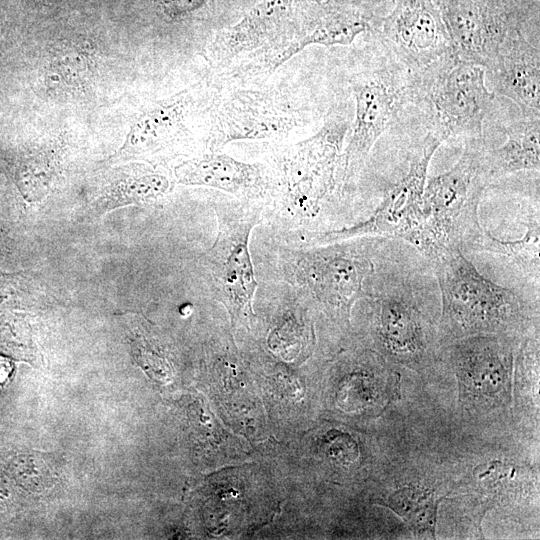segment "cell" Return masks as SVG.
Returning <instances> with one entry per match:
<instances>
[{
    "mask_svg": "<svg viewBox=\"0 0 540 540\" xmlns=\"http://www.w3.org/2000/svg\"><path fill=\"white\" fill-rule=\"evenodd\" d=\"M441 292L438 330L443 340L511 335L524 330L530 307L518 293L483 276L457 248L429 260Z\"/></svg>",
    "mask_w": 540,
    "mask_h": 540,
    "instance_id": "obj_1",
    "label": "cell"
},
{
    "mask_svg": "<svg viewBox=\"0 0 540 540\" xmlns=\"http://www.w3.org/2000/svg\"><path fill=\"white\" fill-rule=\"evenodd\" d=\"M368 237L282 250L284 275L329 316L348 324L354 304L366 296L377 272L376 253L383 240Z\"/></svg>",
    "mask_w": 540,
    "mask_h": 540,
    "instance_id": "obj_2",
    "label": "cell"
},
{
    "mask_svg": "<svg viewBox=\"0 0 540 540\" xmlns=\"http://www.w3.org/2000/svg\"><path fill=\"white\" fill-rule=\"evenodd\" d=\"M486 147L484 137L465 140L457 162L446 172L426 179L424 212L436 249L434 257L452 248L470 251L483 230L478 206L491 182Z\"/></svg>",
    "mask_w": 540,
    "mask_h": 540,
    "instance_id": "obj_3",
    "label": "cell"
},
{
    "mask_svg": "<svg viewBox=\"0 0 540 540\" xmlns=\"http://www.w3.org/2000/svg\"><path fill=\"white\" fill-rule=\"evenodd\" d=\"M484 67L460 60L453 52L413 74V100H422L430 131L442 142L483 137V123L495 99Z\"/></svg>",
    "mask_w": 540,
    "mask_h": 540,
    "instance_id": "obj_4",
    "label": "cell"
},
{
    "mask_svg": "<svg viewBox=\"0 0 540 540\" xmlns=\"http://www.w3.org/2000/svg\"><path fill=\"white\" fill-rule=\"evenodd\" d=\"M441 144L437 136L428 132L420 151L410 160L406 174L391 186L367 219L341 229L306 233L305 245L382 236L404 240L431 259L436 250L426 221L423 195L431 159Z\"/></svg>",
    "mask_w": 540,
    "mask_h": 540,
    "instance_id": "obj_5",
    "label": "cell"
},
{
    "mask_svg": "<svg viewBox=\"0 0 540 540\" xmlns=\"http://www.w3.org/2000/svg\"><path fill=\"white\" fill-rule=\"evenodd\" d=\"M414 78L404 69L374 68L352 76L355 117L344 143L335 191L344 194L357 182L369 154L407 100H413Z\"/></svg>",
    "mask_w": 540,
    "mask_h": 540,
    "instance_id": "obj_6",
    "label": "cell"
},
{
    "mask_svg": "<svg viewBox=\"0 0 540 540\" xmlns=\"http://www.w3.org/2000/svg\"><path fill=\"white\" fill-rule=\"evenodd\" d=\"M422 296L408 276L382 264L361 299L368 304L378 347L394 361L418 365L433 353L434 329Z\"/></svg>",
    "mask_w": 540,
    "mask_h": 540,
    "instance_id": "obj_7",
    "label": "cell"
},
{
    "mask_svg": "<svg viewBox=\"0 0 540 540\" xmlns=\"http://www.w3.org/2000/svg\"><path fill=\"white\" fill-rule=\"evenodd\" d=\"M350 125L340 114L331 112L322 127L308 139L281 149L270 173L272 196L302 216L315 215L322 200L335 191L340 155Z\"/></svg>",
    "mask_w": 540,
    "mask_h": 540,
    "instance_id": "obj_8",
    "label": "cell"
},
{
    "mask_svg": "<svg viewBox=\"0 0 540 540\" xmlns=\"http://www.w3.org/2000/svg\"><path fill=\"white\" fill-rule=\"evenodd\" d=\"M218 232L206 261L216 298L224 305L233 325L253 319L258 284L249 252V237L260 222V205L244 201L215 207Z\"/></svg>",
    "mask_w": 540,
    "mask_h": 540,
    "instance_id": "obj_9",
    "label": "cell"
},
{
    "mask_svg": "<svg viewBox=\"0 0 540 540\" xmlns=\"http://www.w3.org/2000/svg\"><path fill=\"white\" fill-rule=\"evenodd\" d=\"M449 342L446 356L458 379L461 401L483 407L508 402L514 352L509 335H472Z\"/></svg>",
    "mask_w": 540,
    "mask_h": 540,
    "instance_id": "obj_10",
    "label": "cell"
},
{
    "mask_svg": "<svg viewBox=\"0 0 540 540\" xmlns=\"http://www.w3.org/2000/svg\"><path fill=\"white\" fill-rule=\"evenodd\" d=\"M305 0H259L234 24L217 32L210 48L215 63L253 55L259 65L282 50L298 31Z\"/></svg>",
    "mask_w": 540,
    "mask_h": 540,
    "instance_id": "obj_11",
    "label": "cell"
},
{
    "mask_svg": "<svg viewBox=\"0 0 540 540\" xmlns=\"http://www.w3.org/2000/svg\"><path fill=\"white\" fill-rule=\"evenodd\" d=\"M302 122L300 111L277 93L238 90L215 106L209 147L217 151L235 140H278Z\"/></svg>",
    "mask_w": 540,
    "mask_h": 540,
    "instance_id": "obj_12",
    "label": "cell"
},
{
    "mask_svg": "<svg viewBox=\"0 0 540 540\" xmlns=\"http://www.w3.org/2000/svg\"><path fill=\"white\" fill-rule=\"evenodd\" d=\"M382 36L394 58L412 74L453 52L446 26L427 0H401Z\"/></svg>",
    "mask_w": 540,
    "mask_h": 540,
    "instance_id": "obj_13",
    "label": "cell"
},
{
    "mask_svg": "<svg viewBox=\"0 0 540 540\" xmlns=\"http://www.w3.org/2000/svg\"><path fill=\"white\" fill-rule=\"evenodd\" d=\"M495 95L514 102L524 116H540V52L517 29H510L486 69Z\"/></svg>",
    "mask_w": 540,
    "mask_h": 540,
    "instance_id": "obj_14",
    "label": "cell"
},
{
    "mask_svg": "<svg viewBox=\"0 0 540 540\" xmlns=\"http://www.w3.org/2000/svg\"><path fill=\"white\" fill-rule=\"evenodd\" d=\"M176 173L182 183L219 189L246 201L272 196L271 175L263 164L241 162L217 151L183 163Z\"/></svg>",
    "mask_w": 540,
    "mask_h": 540,
    "instance_id": "obj_15",
    "label": "cell"
},
{
    "mask_svg": "<svg viewBox=\"0 0 540 540\" xmlns=\"http://www.w3.org/2000/svg\"><path fill=\"white\" fill-rule=\"evenodd\" d=\"M446 26L453 53L465 62L490 66L504 36L510 29L487 14L478 0H446Z\"/></svg>",
    "mask_w": 540,
    "mask_h": 540,
    "instance_id": "obj_16",
    "label": "cell"
},
{
    "mask_svg": "<svg viewBox=\"0 0 540 540\" xmlns=\"http://www.w3.org/2000/svg\"><path fill=\"white\" fill-rule=\"evenodd\" d=\"M368 29L369 24L364 19L337 3L318 4L305 0L293 39L256 68L273 70L310 45H349Z\"/></svg>",
    "mask_w": 540,
    "mask_h": 540,
    "instance_id": "obj_17",
    "label": "cell"
},
{
    "mask_svg": "<svg viewBox=\"0 0 540 540\" xmlns=\"http://www.w3.org/2000/svg\"><path fill=\"white\" fill-rule=\"evenodd\" d=\"M506 141L488 148L485 160L492 180L520 171L540 168V116H524L503 128Z\"/></svg>",
    "mask_w": 540,
    "mask_h": 540,
    "instance_id": "obj_18",
    "label": "cell"
},
{
    "mask_svg": "<svg viewBox=\"0 0 540 540\" xmlns=\"http://www.w3.org/2000/svg\"><path fill=\"white\" fill-rule=\"evenodd\" d=\"M191 102V92L183 91L155 103L135 120L128 142L146 149L159 146L182 128Z\"/></svg>",
    "mask_w": 540,
    "mask_h": 540,
    "instance_id": "obj_19",
    "label": "cell"
},
{
    "mask_svg": "<svg viewBox=\"0 0 540 540\" xmlns=\"http://www.w3.org/2000/svg\"><path fill=\"white\" fill-rule=\"evenodd\" d=\"M539 208L528 218L525 233L515 240H501L483 228L470 251L490 252L508 257L521 273L539 286L540 278Z\"/></svg>",
    "mask_w": 540,
    "mask_h": 540,
    "instance_id": "obj_20",
    "label": "cell"
},
{
    "mask_svg": "<svg viewBox=\"0 0 540 540\" xmlns=\"http://www.w3.org/2000/svg\"><path fill=\"white\" fill-rule=\"evenodd\" d=\"M440 498L430 489L406 486L394 491L382 505L397 513L419 537L434 538Z\"/></svg>",
    "mask_w": 540,
    "mask_h": 540,
    "instance_id": "obj_21",
    "label": "cell"
},
{
    "mask_svg": "<svg viewBox=\"0 0 540 540\" xmlns=\"http://www.w3.org/2000/svg\"><path fill=\"white\" fill-rule=\"evenodd\" d=\"M313 334L309 326L289 315L269 337V347L285 358L297 355L304 348H309ZM295 356V355H294Z\"/></svg>",
    "mask_w": 540,
    "mask_h": 540,
    "instance_id": "obj_22",
    "label": "cell"
},
{
    "mask_svg": "<svg viewBox=\"0 0 540 540\" xmlns=\"http://www.w3.org/2000/svg\"><path fill=\"white\" fill-rule=\"evenodd\" d=\"M159 13L167 20L175 22L193 15L215 17L222 12L228 0H153Z\"/></svg>",
    "mask_w": 540,
    "mask_h": 540,
    "instance_id": "obj_23",
    "label": "cell"
},
{
    "mask_svg": "<svg viewBox=\"0 0 540 540\" xmlns=\"http://www.w3.org/2000/svg\"><path fill=\"white\" fill-rule=\"evenodd\" d=\"M13 372V361L9 357L0 354V387L6 385L11 380Z\"/></svg>",
    "mask_w": 540,
    "mask_h": 540,
    "instance_id": "obj_24",
    "label": "cell"
},
{
    "mask_svg": "<svg viewBox=\"0 0 540 540\" xmlns=\"http://www.w3.org/2000/svg\"><path fill=\"white\" fill-rule=\"evenodd\" d=\"M306 1L312 2V3H318V4H325V3H331L332 1L338 2L339 0H306Z\"/></svg>",
    "mask_w": 540,
    "mask_h": 540,
    "instance_id": "obj_25",
    "label": "cell"
},
{
    "mask_svg": "<svg viewBox=\"0 0 540 540\" xmlns=\"http://www.w3.org/2000/svg\"><path fill=\"white\" fill-rule=\"evenodd\" d=\"M257 1L259 0H243L244 8H246V4H249V3L255 4Z\"/></svg>",
    "mask_w": 540,
    "mask_h": 540,
    "instance_id": "obj_26",
    "label": "cell"
}]
</instances>
